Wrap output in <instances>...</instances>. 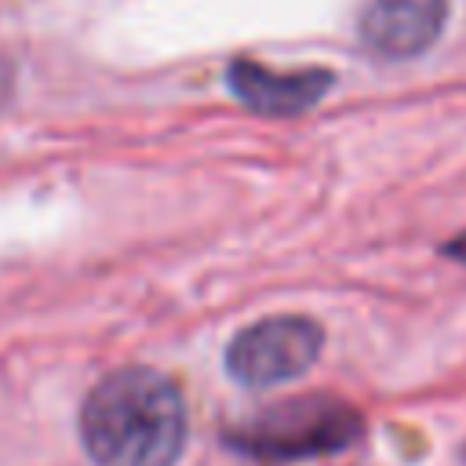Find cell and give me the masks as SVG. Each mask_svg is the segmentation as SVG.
Returning a JSON list of instances; mask_svg holds the SVG:
<instances>
[{
	"label": "cell",
	"mask_w": 466,
	"mask_h": 466,
	"mask_svg": "<svg viewBox=\"0 0 466 466\" xmlns=\"http://www.w3.org/2000/svg\"><path fill=\"white\" fill-rule=\"evenodd\" d=\"M80 444L95 466H175L186 448V400L153 368H116L80 404Z\"/></svg>",
	"instance_id": "6da1fadb"
},
{
	"label": "cell",
	"mask_w": 466,
	"mask_h": 466,
	"mask_svg": "<svg viewBox=\"0 0 466 466\" xmlns=\"http://www.w3.org/2000/svg\"><path fill=\"white\" fill-rule=\"evenodd\" d=\"M360 433H364V419L353 404H346L335 393H306L244 419L237 430L226 433V444L251 459L291 462V459L339 455L353 448Z\"/></svg>",
	"instance_id": "7a4b0ae2"
},
{
	"label": "cell",
	"mask_w": 466,
	"mask_h": 466,
	"mask_svg": "<svg viewBox=\"0 0 466 466\" xmlns=\"http://www.w3.org/2000/svg\"><path fill=\"white\" fill-rule=\"evenodd\" d=\"M324 350V328L302 313H277L240 328L226 346V375L248 390L284 386L306 375Z\"/></svg>",
	"instance_id": "3957f363"
},
{
	"label": "cell",
	"mask_w": 466,
	"mask_h": 466,
	"mask_svg": "<svg viewBox=\"0 0 466 466\" xmlns=\"http://www.w3.org/2000/svg\"><path fill=\"white\" fill-rule=\"evenodd\" d=\"M226 87L251 113L295 116V113L313 109L335 87V73L331 69H288V73H273L269 66H262L255 58H233L226 66Z\"/></svg>",
	"instance_id": "277c9868"
},
{
	"label": "cell",
	"mask_w": 466,
	"mask_h": 466,
	"mask_svg": "<svg viewBox=\"0 0 466 466\" xmlns=\"http://www.w3.org/2000/svg\"><path fill=\"white\" fill-rule=\"evenodd\" d=\"M448 25V0H368L360 40L382 58H415L430 51Z\"/></svg>",
	"instance_id": "5b68a950"
},
{
	"label": "cell",
	"mask_w": 466,
	"mask_h": 466,
	"mask_svg": "<svg viewBox=\"0 0 466 466\" xmlns=\"http://www.w3.org/2000/svg\"><path fill=\"white\" fill-rule=\"evenodd\" d=\"M11 87H15V69H11V62L0 58V106L11 98Z\"/></svg>",
	"instance_id": "8992f818"
},
{
	"label": "cell",
	"mask_w": 466,
	"mask_h": 466,
	"mask_svg": "<svg viewBox=\"0 0 466 466\" xmlns=\"http://www.w3.org/2000/svg\"><path fill=\"white\" fill-rule=\"evenodd\" d=\"M448 258H455V262H462L466 266V233H459V237H451L444 248H441Z\"/></svg>",
	"instance_id": "52a82bcc"
}]
</instances>
